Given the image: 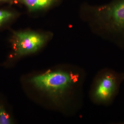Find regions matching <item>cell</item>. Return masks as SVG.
I'll list each match as a JSON object with an SVG mask.
<instances>
[{"mask_svg":"<svg viewBox=\"0 0 124 124\" xmlns=\"http://www.w3.org/2000/svg\"><path fill=\"white\" fill-rule=\"evenodd\" d=\"M85 77V71L77 66L69 70L57 69L36 76L30 82L37 88L47 92L58 104L67 97L82 103Z\"/></svg>","mask_w":124,"mask_h":124,"instance_id":"obj_1","label":"cell"},{"mask_svg":"<svg viewBox=\"0 0 124 124\" xmlns=\"http://www.w3.org/2000/svg\"><path fill=\"white\" fill-rule=\"evenodd\" d=\"M83 20L97 33L124 48V0L106 6L81 11Z\"/></svg>","mask_w":124,"mask_h":124,"instance_id":"obj_2","label":"cell"},{"mask_svg":"<svg viewBox=\"0 0 124 124\" xmlns=\"http://www.w3.org/2000/svg\"><path fill=\"white\" fill-rule=\"evenodd\" d=\"M124 80V73L109 68L99 71L93 80L89 97L93 104L107 106L113 101Z\"/></svg>","mask_w":124,"mask_h":124,"instance_id":"obj_3","label":"cell"},{"mask_svg":"<svg viewBox=\"0 0 124 124\" xmlns=\"http://www.w3.org/2000/svg\"><path fill=\"white\" fill-rule=\"evenodd\" d=\"M47 37L42 33L31 31L15 32L13 42L16 54L24 55L35 53L44 45Z\"/></svg>","mask_w":124,"mask_h":124,"instance_id":"obj_4","label":"cell"},{"mask_svg":"<svg viewBox=\"0 0 124 124\" xmlns=\"http://www.w3.org/2000/svg\"><path fill=\"white\" fill-rule=\"evenodd\" d=\"M30 11H35L48 8L55 0H20Z\"/></svg>","mask_w":124,"mask_h":124,"instance_id":"obj_5","label":"cell"},{"mask_svg":"<svg viewBox=\"0 0 124 124\" xmlns=\"http://www.w3.org/2000/svg\"><path fill=\"white\" fill-rule=\"evenodd\" d=\"M12 123L10 116L2 105H0V124H10Z\"/></svg>","mask_w":124,"mask_h":124,"instance_id":"obj_6","label":"cell"},{"mask_svg":"<svg viewBox=\"0 0 124 124\" xmlns=\"http://www.w3.org/2000/svg\"><path fill=\"white\" fill-rule=\"evenodd\" d=\"M14 16V14L10 11L0 10V26L10 20Z\"/></svg>","mask_w":124,"mask_h":124,"instance_id":"obj_7","label":"cell"},{"mask_svg":"<svg viewBox=\"0 0 124 124\" xmlns=\"http://www.w3.org/2000/svg\"><path fill=\"white\" fill-rule=\"evenodd\" d=\"M5 0H0V1H2Z\"/></svg>","mask_w":124,"mask_h":124,"instance_id":"obj_8","label":"cell"}]
</instances>
